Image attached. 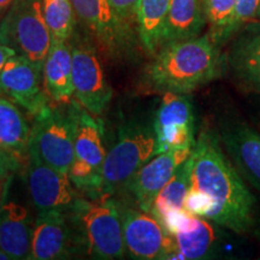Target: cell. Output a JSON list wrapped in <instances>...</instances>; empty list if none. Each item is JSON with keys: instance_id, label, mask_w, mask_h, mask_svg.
<instances>
[{"instance_id": "cell-3", "label": "cell", "mask_w": 260, "mask_h": 260, "mask_svg": "<svg viewBox=\"0 0 260 260\" xmlns=\"http://www.w3.org/2000/svg\"><path fill=\"white\" fill-rule=\"evenodd\" d=\"M76 224L86 253L93 258H124L121 204L111 195L86 199L81 197L69 213Z\"/></svg>"}, {"instance_id": "cell-33", "label": "cell", "mask_w": 260, "mask_h": 260, "mask_svg": "<svg viewBox=\"0 0 260 260\" xmlns=\"http://www.w3.org/2000/svg\"><path fill=\"white\" fill-rule=\"evenodd\" d=\"M254 21H259L260 22V0L258 4V10H256V15H255V19Z\"/></svg>"}, {"instance_id": "cell-28", "label": "cell", "mask_w": 260, "mask_h": 260, "mask_svg": "<svg viewBox=\"0 0 260 260\" xmlns=\"http://www.w3.org/2000/svg\"><path fill=\"white\" fill-rule=\"evenodd\" d=\"M21 160L16 154L0 148V209L5 204L6 195L16 172L21 168Z\"/></svg>"}, {"instance_id": "cell-17", "label": "cell", "mask_w": 260, "mask_h": 260, "mask_svg": "<svg viewBox=\"0 0 260 260\" xmlns=\"http://www.w3.org/2000/svg\"><path fill=\"white\" fill-rule=\"evenodd\" d=\"M220 141L243 180L260 191V134L242 121L222 125Z\"/></svg>"}, {"instance_id": "cell-6", "label": "cell", "mask_w": 260, "mask_h": 260, "mask_svg": "<svg viewBox=\"0 0 260 260\" xmlns=\"http://www.w3.org/2000/svg\"><path fill=\"white\" fill-rule=\"evenodd\" d=\"M0 42L42 69L52 44L42 0H17L0 21Z\"/></svg>"}, {"instance_id": "cell-30", "label": "cell", "mask_w": 260, "mask_h": 260, "mask_svg": "<svg viewBox=\"0 0 260 260\" xmlns=\"http://www.w3.org/2000/svg\"><path fill=\"white\" fill-rule=\"evenodd\" d=\"M15 54L16 52L12 50V48H10L9 46L3 44V42H0V73H2L3 68L5 67L6 61H8L11 57H14Z\"/></svg>"}, {"instance_id": "cell-22", "label": "cell", "mask_w": 260, "mask_h": 260, "mask_svg": "<svg viewBox=\"0 0 260 260\" xmlns=\"http://www.w3.org/2000/svg\"><path fill=\"white\" fill-rule=\"evenodd\" d=\"M31 128L18 105L0 95V148L27 158Z\"/></svg>"}, {"instance_id": "cell-25", "label": "cell", "mask_w": 260, "mask_h": 260, "mask_svg": "<svg viewBox=\"0 0 260 260\" xmlns=\"http://www.w3.org/2000/svg\"><path fill=\"white\" fill-rule=\"evenodd\" d=\"M42 11L52 40L69 41L74 34L76 14L71 0H42Z\"/></svg>"}, {"instance_id": "cell-13", "label": "cell", "mask_w": 260, "mask_h": 260, "mask_svg": "<svg viewBox=\"0 0 260 260\" xmlns=\"http://www.w3.org/2000/svg\"><path fill=\"white\" fill-rule=\"evenodd\" d=\"M155 155L195 145V118L190 98L187 94L164 93L154 117Z\"/></svg>"}, {"instance_id": "cell-29", "label": "cell", "mask_w": 260, "mask_h": 260, "mask_svg": "<svg viewBox=\"0 0 260 260\" xmlns=\"http://www.w3.org/2000/svg\"><path fill=\"white\" fill-rule=\"evenodd\" d=\"M116 14L126 23L135 27L136 23V11L140 0H109ZM136 28V27H135Z\"/></svg>"}, {"instance_id": "cell-16", "label": "cell", "mask_w": 260, "mask_h": 260, "mask_svg": "<svg viewBox=\"0 0 260 260\" xmlns=\"http://www.w3.org/2000/svg\"><path fill=\"white\" fill-rule=\"evenodd\" d=\"M160 223L174 236L182 259L199 260L212 256L217 236L207 219L194 216L183 209L169 212Z\"/></svg>"}, {"instance_id": "cell-7", "label": "cell", "mask_w": 260, "mask_h": 260, "mask_svg": "<svg viewBox=\"0 0 260 260\" xmlns=\"http://www.w3.org/2000/svg\"><path fill=\"white\" fill-rule=\"evenodd\" d=\"M155 155L153 130L132 124L121 129L118 138L106 153L102 171V197H113L124 189L133 175Z\"/></svg>"}, {"instance_id": "cell-24", "label": "cell", "mask_w": 260, "mask_h": 260, "mask_svg": "<svg viewBox=\"0 0 260 260\" xmlns=\"http://www.w3.org/2000/svg\"><path fill=\"white\" fill-rule=\"evenodd\" d=\"M190 172L191 159L189 157L178 167L174 176L158 193L149 213L153 214L159 222L171 211L184 209V201L190 188Z\"/></svg>"}, {"instance_id": "cell-11", "label": "cell", "mask_w": 260, "mask_h": 260, "mask_svg": "<svg viewBox=\"0 0 260 260\" xmlns=\"http://www.w3.org/2000/svg\"><path fill=\"white\" fill-rule=\"evenodd\" d=\"M25 181L31 203L39 212L59 211L70 213L81 198L69 175L42 161L30 147H28Z\"/></svg>"}, {"instance_id": "cell-18", "label": "cell", "mask_w": 260, "mask_h": 260, "mask_svg": "<svg viewBox=\"0 0 260 260\" xmlns=\"http://www.w3.org/2000/svg\"><path fill=\"white\" fill-rule=\"evenodd\" d=\"M226 63L234 79L248 92L260 94V22L252 21L232 39Z\"/></svg>"}, {"instance_id": "cell-21", "label": "cell", "mask_w": 260, "mask_h": 260, "mask_svg": "<svg viewBox=\"0 0 260 260\" xmlns=\"http://www.w3.org/2000/svg\"><path fill=\"white\" fill-rule=\"evenodd\" d=\"M203 0H171L162 31V45L200 37L206 25Z\"/></svg>"}, {"instance_id": "cell-27", "label": "cell", "mask_w": 260, "mask_h": 260, "mask_svg": "<svg viewBox=\"0 0 260 260\" xmlns=\"http://www.w3.org/2000/svg\"><path fill=\"white\" fill-rule=\"evenodd\" d=\"M258 4L259 0H236L232 19L223 32L222 42H220L222 46L229 40H232L246 24L254 21Z\"/></svg>"}, {"instance_id": "cell-26", "label": "cell", "mask_w": 260, "mask_h": 260, "mask_svg": "<svg viewBox=\"0 0 260 260\" xmlns=\"http://www.w3.org/2000/svg\"><path fill=\"white\" fill-rule=\"evenodd\" d=\"M236 0H203L204 14L209 24V35L217 46L222 47V37L232 19Z\"/></svg>"}, {"instance_id": "cell-1", "label": "cell", "mask_w": 260, "mask_h": 260, "mask_svg": "<svg viewBox=\"0 0 260 260\" xmlns=\"http://www.w3.org/2000/svg\"><path fill=\"white\" fill-rule=\"evenodd\" d=\"M190 159V188L206 195L212 204L206 219L239 235L254 232V197L228 157L220 136L213 130H201Z\"/></svg>"}, {"instance_id": "cell-31", "label": "cell", "mask_w": 260, "mask_h": 260, "mask_svg": "<svg viewBox=\"0 0 260 260\" xmlns=\"http://www.w3.org/2000/svg\"><path fill=\"white\" fill-rule=\"evenodd\" d=\"M16 2H17V0H0V21H2V18L4 17L6 12H8V10L11 8Z\"/></svg>"}, {"instance_id": "cell-10", "label": "cell", "mask_w": 260, "mask_h": 260, "mask_svg": "<svg viewBox=\"0 0 260 260\" xmlns=\"http://www.w3.org/2000/svg\"><path fill=\"white\" fill-rule=\"evenodd\" d=\"M73 48L74 96L87 111L99 117L111 102L113 92L94 45L76 39Z\"/></svg>"}, {"instance_id": "cell-2", "label": "cell", "mask_w": 260, "mask_h": 260, "mask_svg": "<svg viewBox=\"0 0 260 260\" xmlns=\"http://www.w3.org/2000/svg\"><path fill=\"white\" fill-rule=\"evenodd\" d=\"M226 58L209 34L164 45L145 70L149 88L189 94L219 79Z\"/></svg>"}, {"instance_id": "cell-4", "label": "cell", "mask_w": 260, "mask_h": 260, "mask_svg": "<svg viewBox=\"0 0 260 260\" xmlns=\"http://www.w3.org/2000/svg\"><path fill=\"white\" fill-rule=\"evenodd\" d=\"M75 113V157L69 178L87 198L102 197V171L106 151L104 147L103 122L87 111L76 99Z\"/></svg>"}, {"instance_id": "cell-23", "label": "cell", "mask_w": 260, "mask_h": 260, "mask_svg": "<svg viewBox=\"0 0 260 260\" xmlns=\"http://www.w3.org/2000/svg\"><path fill=\"white\" fill-rule=\"evenodd\" d=\"M171 0H140L136 11L139 42L149 56H155L162 45V31Z\"/></svg>"}, {"instance_id": "cell-32", "label": "cell", "mask_w": 260, "mask_h": 260, "mask_svg": "<svg viewBox=\"0 0 260 260\" xmlns=\"http://www.w3.org/2000/svg\"><path fill=\"white\" fill-rule=\"evenodd\" d=\"M0 260H11V258H10L5 252H3L2 249H0Z\"/></svg>"}, {"instance_id": "cell-15", "label": "cell", "mask_w": 260, "mask_h": 260, "mask_svg": "<svg viewBox=\"0 0 260 260\" xmlns=\"http://www.w3.org/2000/svg\"><path fill=\"white\" fill-rule=\"evenodd\" d=\"M191 151L193 148L162 152L152 157L133 175L124 189L140 210L151 212L158 193L170 181L182 162L190 157Z\"/></svg>"}, {"instance_id": "cell-9", "label": "cell", "mask_w": 260, "mask_h": 260, "mask_svg": "<svg viewBox=\"0 0 260 260\" xmlns=\"http://www.w3.org/2000/svg\"><path fill=\"white\" fill-rule=\"evenodd\" d=\"M121 213L126 253L133 259H182L174 236L153 214L122 205Z\"/></svg>"}, {"instance_id": "cell-8", "label": "cell", "mask_w": 260, "mask_h": 260, "mask_svg": "<svg viewBox=\"0 0 260 260\" xmlns=\"http://www.w3.org/2000/svg\"><path fill=\"white\" fill-rule=\"evenodd\" d=\"M76 18L112 59H125L136 46V28L116 14L109 0H71Z\"/></svg>"}, {"instance_id": "cell-12", "label": "cell", "mask_w": 260, "mask_h": 260, "mask_svg": "<svg viewBox=\"0 0 260 260\" xmlns=\"http://www.w3.org/2000/svg\"><path fill=\"white\" fill-rule=\"evenodd\" d=\"M86 253L76 224L69 213L40 211L34 222L29 260L68 259Z\"/></svg>"}, {"instance_id": "cell-19", "label": "cell", "mask_w": 260, "mask_h": 260, "mask_svg": "<svg viewBox=\"0 0 260 260\" xmlns=\"http://www.w3.org/2000/svg\"><path fill=\"white\" fill-rule=\"evenodd\" d=\"M34 222L24 206L5 201L0 209V249L11 260H29Z\"/></svg>"}, {"instance_id": "cell-20", "label": "cell", "mask_w": 260, "mask_h": 260, "mask_svg": "<svg viewBox=\"0 0 260 260\" xmlns=\"http://www.w3.org/2000/svg\"><path fill=\"white\" fill-rule=\"evenodd\" d=\"M45 89L56 104L73 100V48L69 41L52 40L51 47L42 67Z\"/></svg>"}, {"instance_id": "cell-14", "label": "cell", "mask_w": 260, "mask_h": 260, "mask_svg": "<svg viewBox=\"0 0 260 260\" xmlns=\"http://www.w3.org/2000/svg\"><path fill=\"white\" fill-rule=\"evenodd\" d=\"M0 94L35 116L48 104L42 69L23 56L15 54L0 73Z\"/></svg>"}, {"instance_id": "cell-5", "label": "cell", "mask_w": 260, "mask_h": 260, "mask_svg": "<svg viewBox=\"0 0 260 260\" xmlns=\"http://www.w3.org/2000/svg\"><path fill=\"white\" fill-rule=\"evenodd\" d=\"M42 161L69 175L75 157V113L73 100L47 104L34 116L29 146Z\"/></svg>"}]
</instances>
